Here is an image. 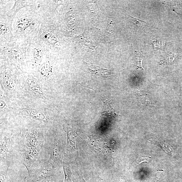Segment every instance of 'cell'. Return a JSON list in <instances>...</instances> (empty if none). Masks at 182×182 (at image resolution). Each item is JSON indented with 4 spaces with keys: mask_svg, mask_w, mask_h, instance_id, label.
<instances>
[{
    "mask_svg": "<svg viewBox=\"0 0 182 182\" xmlns=\"http://www.w3.org/2000/svg\"><path fill=\"white\" fill-rule=\"evenodd\" d=\"M44 132L41 128H26L19 134V161L27 171L39 167L49 159L44 147Z\"/></svg>",
    "mask_w": 182,
    "mask_h": 182,
    "instance_id": "cell-1",
    "label": "cell"
},
{
    "mask_svg": "<svg viewBox=\"0 0 182 182\" xmlns=\"http://www.w3.org/2000/svg\"><path fill=\"white\" fill-rule=\"evenodd\" d=\"M19 136V134L15 135L11 133H1L0 168L9 169L15 163H20L18 149Z\"/></svg>",
    "mask_w": 182,
    "mask_h": 182,
    "instance_id": "cell-2",
    "label": "cell"
},
{
    "mask_svg": "<svg viewBox=\"0 0 182 182\" xmlns=\"http://www.w3.org/2000/svg\"><path fill=\"white\" fill-rule=\"evenodd\" d=\"M62 143L56 134L44 133V147L49 157V160L55 167L62 166Z\"/></svg>",
    "mask_w": 182,
    "mask_h": 182,
    "instance_id": "cell-3",
    "label": "cell"
},
{
    "mask_svg": "<svg viewBox=\"0 0 182 182\" xmlns=\"http://www.w3.org/2000/svg\"><path fill=\"white\" fill-rule=\"evenodd\" d=\"M63 126L64 131L67 134V149L68 152H72L76 149L78 131L72 121L65 120V123Z\"/></svg>",
    "mask_w": 182,
    "mask_h": 182,
    "instance_id": "cell-4",
    "label": "cell"
},
{
    "mask_svg": "<svg viewBox=\"0 0 182 182\" xmlns=\"http://www.w3.org/2000/svg\"><path fill=\"white\" fill-rule=\"evenodd\" d=\"M25 112V116L33 121L45 124H47L49 122L50 119L48 116L39 111L27 109Z\"/></svg>",
    "mask_w": 182,
    "mask_h": 182,
    "instance_id": "cell-5",
    "label": "cell"
},
{
    "mask_svg": "<svg viewBox=\"0 0 182 182\" xmlns=\"http://www.w3.org/2000/svg\"><path fill=\"white\" fill-rule=\"evenodd\" d=\"M86 64L88 66V70L92 75H98L104 77H107L110 74L109 70L97 66L90 65L88 63H86Z\"/></svg>",
    "mask_w": 182,
    "mask_h": 182,
    "instance_id": "cell-6",
    "label": "cell"
},
{
    "mask_svg": "<svg viewBox=\"0 0 182 182\" xmlns=\"http://www.w3.org/2000/svg\"><path fill=\"white\" fill-rule=\"evenodd\" d=\"M104 105L103 114L105 115H116L113 109L112 105L109 100L107 99L102 100Z\"/></svg>",
    "mask_w": 182,
    "mask_h": 182,
    "instance_id": "cell-7",
    "label": "cell"
},
{
    "mask_svg": "<svg viewBox=\"0 0 182 182\" xmlns=\"http://www.w3.org/2000/svg\"><path fill=\"white\" fill-rule=\"evenodd\" d=\"M30 20L26 17H22L18 19L17 23V27L21 31L24 30L31 24Z\"/></svg>",
    "mask_w": 182,
    "mask_h": 182,
    "instance_id": "cell-8",
    "label": "cell"
},
{
    "mask_svg": "<svg viewBox=\"0 0 182 182\" xmlns=\"http://www.w3.org/2000/svg\"><path fill=\"white\" fill-rule=\"evenodd\" d=\"M27 83L30 88L33 91L42 95L43 94L41 91L40 86L36 81L32 79H28L27 81Z\"/></svg>",
    "mask_w": 182,
    "mask_h": 182,
    "instance_id": "cell-9",
    "label": "cell"
},
{
    "mask_svg": "<svg viewBox=\"0 0 182 182\" xmlns=\"http://www.w3.org/2000/svg\"><path fill=\"white\" fill-rule=\"evenodd\" d=\"M130 22L134 24L137 26V27L139 28H142L146 27V26L148 25L149 22L142 20L135 17L132 16H130Z\"/></svg>",
    "mask_w": 182,
    "mask_h": 182,
    "instance_id": "cell-10",
    "label": "cell"
},
{
    "mask_svg": "<svg viewBox=\"0 0 182 182\" xmlns=\"http://www.w3.org/2000/svg\"><path fill=\"white\" fill-rule=\"evenodd\" d=\"M45 40L50 45L55 47L58 42L56 36L54 34L51 33H47L44 36Z\"/></svg>",
    "mask_w": 182,
    "mask_h": 182,
    "instance_id": "cell-11",
    "label": "cell"
},
{
    "mask_svg": "<svg viewBox=\"0 0 182 182\" xmlns=\"http://www.w3.org/2000/svg\"><path fill=\"white\" fill-rule=\"evenodd\" d=\"M51 63L49 62H46L42 65L39 72L43 75H47L51 72Z\"/></svg>",
    "mask_w": 182,
    "mask_h": 182,
    "instance_id": "cell-12",
    "label": "cell"
},
{
    "mask_svg": "<svg viewBox=\"0 0 182 182\" xmlns=\"http://www.w3.org/2000/svg\"><path fill=\"white\" fill-rule=\"evenodd\" d=\"M28 3L26 1H16L14 7L12 9V12L14 13V15L21 8L24 7L28 6Z\"/></svg>",
    "mask_w": 182,
    "mask_h": 182,
    "instance_id": "cell-13",
    "label": "cell"
},
{
    "mask_svg": "<svg viewBox=\"0 0 182 182\" xmlns=\"http://www.w3.org/2000/svg\"><path fill=\"white\" fill-rule=\"evenodd\" d=\"M154 142H155L162 147V148L167 152L172 153V148L165 141L160 140L154 139Z\"/></svg>",
    "mask_w": 182,
    "mask_h": 182,
    "instance_id": "cell-14",
    "label": "cell"
},
{
    "mask_svg": "<svg viewBox=\"0 0 182 182\" xmlns=\"http://www.w3.org/2000/svg\"><path fill=\"white\" fill-rule=\"evenodd\" d=\"M140 98L142 104L146 105V107L150 108L152 107V106L153 107L152 105L151 100L149 97L141 94L140 96Z\"/></svg>",
    "mask_w": 182,
    "mask_h": 182,
    "instance_id": "cell-15",
    "label": "cell"
},
{
    "mask_svg": "<svg viewBox=\"0 0 182 182\" xmlns=\"http://www.w3.org/2000/svg\"><path fill=\"white\" fill-rule=\"evenodd\" d=\"M0 30H1V33L2 35H4L7 32V26L4 24L1 23V26H0Z\"/></svg>",
    "mask_w": 182,
    "mask_h": 182,
    "instance_id": "cell-16",
    "label": "cell"
},
{
    "mask_svg": "<svg viewBox=\"0 0 182 182\" xmlns=\"http://www.w3.org/2000/svg\"><path fill=\"white\" fill-rule=\"evenodd\" d=\"M150 159L149 157H140L138 159V162L139 164L144 162H148Z\"/></svg>",
    "mask_w": 182,
    "mask_h": 182,
    "instance_id": "cell-17",
    "label": "cell"
},
{
    "mask_svg": "<svg viewBox=\"0 0 182 182\" xmlns=\"http://www.w3.org/2000/svg\"><path fill=\"white\" fill-rule=\"evenodd\" d=\"M4 101H1V108H3L4 107Z\"/></svg>",
    "mask_w": 182,
    "mask_h": 182,
    "instance_id": "cell-18",
    "label": "cell"
}]
</instances>
